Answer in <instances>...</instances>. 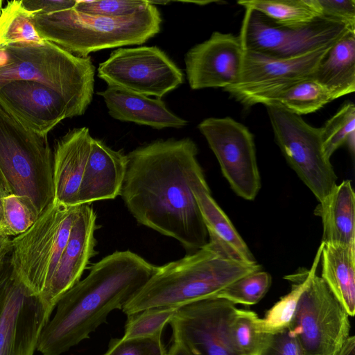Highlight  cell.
Returning a JSON list of instances; mask_svg holds the SVG:
<instances>
[{
  "instance_id": "cell-1",
  "label": "cell",
  "mask_w": 355,
  "mask_h": 355,
  "mask_svg": "<svg viewBox=\"0 0 355 355\" xmlns=\"http://www.w3.org/2000/svg\"><path fill=\"white\" fill-rule=\"evenodd\" d=\"M190 138L159 139L126 155L120 192L136 220L171 237L191 252L208 243V234L191 188L202 168Z\"/></svg>"
},
{
  "instance_id": "cell-2",
  "label": "cell",
  "mask_w": 355,
  "mask_h": 355,
  "mask_svg": "<svg viewBox=\"0 0 355 355\" xmlns=\"http://www.w3.org/2000/svg\"><path fill=\"white\" fill-rule=\"evenodd\" d=\"M157 268L130 250L101 259L60 298L54 316L41 331L37 350L42 355H61L89 338L112 311L122 309Z\"/></svg>"
},
{
  "instance_id": "cell-3",
  "label": "cell",
  "mask_w": 355,
  "mask_h": 355,
  "mask_svg": "<svg viewBox=\"0 0 355 355\" xmlns=\"http://www.w3.org/2000/svg\"><path fill=\"white\" fill-rule=\"evenodd\" d=\"M261 268L257 262L249 263L227 258L208 242L183 258L157 266L121 310L128 316L150 308L180 307L215 297L232 282Z\"/></svg>"
},
{
  "instance_id": "cell-4",
  "label": "cell",
  "mask_w": 355,
  "mask_h": 355,
  "mask_svg": "<svg viewBox=\"0 0 355 355\" xmlns=\"http://www.w3.org/2000/svg\"><path fill=\"white\" fill-rule=\"evenodd\" d=\"M39 35L67 52L85 58L106 49L146 42L160 31L162 21L157 6L148 5L119 18L88 15L73 8L33 15Z\"/></svg>"
},
{
  "instance_id": "cell-5",
  "label": "cell",
  "mask_w": 355,
  "mask_h": 355,
  "mask_svg": "<svg viewBox=\"0 0 355 355\" xmlns=\"http://www.w3.org/2000/svg\"><path fill=\"white\" fill-rule=\"evenodd\" d=\"M94 75L90 56L74 55L47 40L0 50V89L15 80L40 83L59 93L77 116L92 101Z\"/></svg>"
},
{
  "instance_id": "cell-6",
  "label": "cell",
  "mask_w": 355,
  "mask_h": 355,
  "mask_svg": "<svg viewBox=\"0 0 355 355\" xmlns=\"http://www.w3.org/2000/svg\"><path fill=\"white\" fill-rule=\"evenodd\" d=\"M0 171L11 194L32 200L40 215L54 202L53 153L47 139L0 104Z\"/></svg>"
},
{
  "instance_id": "cell-7",
  "label": "cell",
  "mask_w": 355,
  "mask_h": 355,
  "mask_svg": "<svg viewBox=\"0 0 355 355\" xmlns=\"http://www.w3.org/2000/svg\"><path fill=\"white\" fill-rule=\"evenodd\" d=\"M78 207L53 202L26 232L12 240L15 275L38 296L53 276L67 243Z\"/></svg>"
},
{
  "instance_id": "cell-8",
  "label": "cell",
  "mask_w": 355,
  "mask_h": 355,
  "mask_svg": "<svg viewBox=\"0 0 355 355\" xmlns=\"http://www.w3.org/2000/svg\"><path fill=\"white\" fill-rule=\"evenodd\" d=\"M275 141L288 165L322 202L336 187L337 176L324 154L320 128L277 105H266Z\"/></svg>"
},
{
  "instance_id": "cell-9",
  "label": "cell",
  "mask_w": 355,
  "mask_h": 355,
  "mask_svg": "<svg viewBox=\"0 0 355 355\" xmlns=\"http://www.w3.org/2000/svg\"><path fill=\"white\" fill-rule=\"evenodd\" d=\"M349 33L355 31L323 15L306 26L290 28L275 24L256 10L245 8L239 36L244 51L290 58L334 45Z\"/></svg>"
},
{
  "instance_id": "cell-10",
  "label": "cell",
  "mask_w": 355,
  "mask_h": 355,
  "mask_svg": "<svg viewBox=\"0 0 355 355\" xmlns=\"http://www.w3.org/2000/svg\"><path fill=\"white\" fill-rule=\"evenodd\" d=\"M288 329L306 355H338L349 338V315L316 272Z\"/></svg>"
},
{
  "instance_id": "cell-11",
  "label": "cell",
  "mask_w": 355,
  "mask_h": 355,
  "mask_svg": "<svg viewBox=\"0 0 355 355\" xmlns=\"http://www.w3.org/2000/svg\"><path fill=\"white\" fill-rule=\"evenodd\" d=\"M97 71L107 85L159 98L184 80L182 71L156 46L119 48Z\"/></svg>"
},
{
  "instance_id": "cell-12",
  "label": "cell",
  "mask_w": 355,
  "mask_h": 355,
  "mask_svg": "<svg viewBox=\"0 0 355 355\" xmlns=\"http://www.w3.org/2000/svg\"><path fill=\"white\" fill-rule=\"evenodd\" d=\"M198 128L233 191L246 200H253L261 184L253 135L228 116L205 119Z\"/></svg>"
},
{
  "instance_id": "cell-13",
  "label": "cell",
  "mask_w": 355,
  "mask_h": 355,
  "mask_svg": "<svg viewBox=\"0 0 355 355\" xmlns=\"http://www.w3.org/2000/svg\"><path fill=\"white\" fill-rule=\"evenodd\" d=\"M332 46L290 58H272L244 51L239 80L224 90L245 106L259 104L264 98L283 87L313 78Z\"/></svg>"
},
{
  "instance_id": "cell-14",
  "label": "cell",
  "mask_w": 355,
  "mask_h": 355,
  "mask_svg": "<svg viewBox=\"0 0 355 355\" xmlns=\"http://www.w3.org/2000/svg\"><path fill=\"white\" fill-rule=\"evenodd\" d=\"M236 307L231 302L211 297L179 307L170 321L173 341L195 355H240L233 347L228 326Z\"/></svg>"
},
{
  "instance_id": "cell-15",
  "label": "cell",
  "mask_w": 355,
  "mask_h": 355,
  "mask_svg": "<svg viewBox=\"0 0 355 355\" xmlns=\"http://www.w3.org/2000/svg\"><path fill=\"white\" fill-rule=\"evenodd\" d=\"M51 313L15 275L0 295V355H34Z\"/></svg>"
},
{
  "instance_id": "cell-16",
  "label": "cell",
  "mask_w": 355,
  "mask_h": 355,
  "mask_svg": "<svg viewBox=\"0 0 355 355\" xmlns=\"http://www.w3.org/2000/svg\"><path fill=\"white\" fill-rule=\"evenodd\" d=\"M243 57L244 49L239 35L214 32L208 40L195 45L185 55L190 87L224 89L236 84L241 77Z\"/></svg>"
},
{
  "instance_id": "cell-17",
  "label": "cell",
  "mask_w": 355,
  "mask_h": 355,
  "mask_svg": "<svg viewBox=\"0 0 355 355\" xmlns=\"http://www.w3.org/2000/svg\"><path fill=\"white\" fill-rule=\"evenodd\" d=\"M0 104L25 128L46 139L63 119L77 116L59 93L35 81L15 80L3 85Z\"/></svg>"
},
{
  "instance_id": "cell-18",
  "label": "cell",
  "mask_w": 355,
  "mask_h": 355,
  "mask_svg": "<svg viewBox=\"0 0 355 355\" xmlns=\"http://www.w3.org/2000/svg\"><path fill=\"white\" fill-rule=\"evenodd\" d=\"M96 215L89 205L78 207L71 232L52 277L39 295L52 313L62 295L80 281L94 253Z\"/></svg>"
},
{
  "instance_id": "cell-19",
  "label": "cell",
  "mask_w": 355,
  "mask_h": 355,
  "mask_svg": "<svg viewBox=\"0 0 355 355\" xmlns=\"http://www.w3.org/2000/svg\"><path fill=\"white\" fill-rule=\"evenodd\" d=\"M93 137L86 127L73 128L60 138L53 154L54 202L77 207L78 193Z\"/></svg>"
},
{
  "instance_id": "cell-20",
  "label": "cell",
  "mask_w": 355,
  "mask_h": 355,
  "mask_svg": "<svg viewBox=\"0 0 355 355\" xmlns=\"http://www.w3.org/2000/svg\"><path fill=\"white\" fill-rule=\"evenodd\" d=\"M126 165V155L93 138L79 190V205L120 196Z\"/></svg>"
},
{
  "instance_id": "cell-21",
  "label": "cell",
  "mask_w": 355,
  "mask_h": 355,
  "mask_svg": "<svg viewBox=\"0 0 355 355\" xmlns=\"http://www.w3.org/2000/svg\"><path fill=\"white\" fill-rule=\"evenodd\" d=\"M191 188L207 231L208 242L227 258L257 263L248 245L211 196L202 170L191 180Z\"/></svg>"
},
{
  "instance_id": "cell-22",
  "label": "cell",
  "mask_w": 355,
  "mask_h": 355,
  "mask_svg": "<svg viewBox=\"0 0 355 355\" xmlns=\"http://www.w3.org/2000/svg\"><path fill=\"white\" fill-rule=\"evenodd\" d=\"M97 94L104 99L109 114L121 121L148 125L155 129L182 128L187 124L185 119L168 110L159 98H152L110 85Z\"/></svg>"
},
{
  "instance_id": "cell-23",
  "label": "cell",
  "mask_w": 355,
  "mask_h": 355,
  "mask_svg": "<svg viewBox=\"0 0 355 355\" xmlns=\"http://www.w3.org/2000/svg\"><path fill=\"white\" fill-rule=\"evenodd\" d=\"M314 214L322 219V243L355 246V195L349 180L336 184Z\"/></svg>"
},
{
  "instance_id": "cell-24",
  "label": "cell",
  "mask_w": 355,
  "mask_h": 355,
  "mask_svg": "<svg viewBox=\"0 0 355 355\" xmlns=\"http://www.w3.org/2000/svg\"><path fill=\"white\" fill-rule=\"evenodd\" d=\"M322 275L332 294L349 316L355 314V246L324 244Z\"/></svg>"
},
{
  "instance_id": "cell-25",
  "label": "cell",
  "mask_w": 355,
  "mask_h": 355,
  "mask_svg": "<svg viewBox=\"0 0 355 355\" xmlns=\"http://www.w3.org/2000/svg\"><path fill=\"white\" fill-rule=\"evenodd\" d=\"M313 78L330 93L334 100L355 90V33H349L329 50Z\"/></svg>"
},
{
  "instance_id": "cell-26",
  "label": "cell",
  "mask_w": 355,
  "mask_h": 355,
  "mask_svg": "<svg viewBox=\"0 0 355 355\" xmlns=\"http://www.w3.org/2000/svg\"><path fill=\"white\" fill-rule=\"evenodd\" d=\"M334 101L330 93L313 78L295 82L264 98L260 103L277 105L297 114L314 112Z\"/></svg>"
},
{
  "instance_id": "cell-27",
  "label": "cell",
  "mask_w": 355,
  "mask_h": 355,
  "mask_svg": "<svg viewBox=\"0 0 355 355\" xmlns=\"http://www.w3.org/2000/svg\"><path fill=\"white\" fill-rule=\"evenodd\" d=\"M237 3L290 28L306 26L322 16L313 0H241Z\"/></svg>"
},
{
  "instance_id": "cell-28",
  "label": "cell",
  "mask_w": 355,
  "mask_h": 355,
  "mask_svg": "<svg viewBox=\"0 0 355 355\" xmlns=\"http://www.w3.org/2000/svg\"><path fill=\"white\" fill-rule=\"evenodd\" d=\"M322 246L323 243L321 242L310 270L285 277L292 282L291 290L275 303L267 311L265 317L261 318L263 327L267 332L272 333L288 327L302 293L309 284L312 276L316 272Z\"/></svg>"
},
{
  "instance_id": "cell-29",
  "label": "cell",
  "mask_w": 355,
  "mask_h": 355,
  "mask_svg": "<svg viewBox=\"0 0 355 355\" xmlns=\"http://www.w3.org/2000/svg\"><path fill=\"white\" fill-rule=\"evenodd\" d=\"M36 31L33 15L21 0L7 1L0 15V50L15 44H42L45 42Z\"/></svg>"
},
{
  "instance_id": "cell-30",
  "label": "cell",
  "mask_w": 355,
  "mask_h": 355,
  "mask_svg": "<svg viewBox=\"0 0 355 355\" xmlns=\"http://www.w3.org/2000/svg\"><path fill=\"white\" fill-rule=\"evenodd\" d=\"M228 333L233 347L240 355H259L270 334L265 330L256 313L237 308L230 320Z\"/></svg>"
},
{
  "instance_id": "cell-31",
  "label": "cell",
  "mask_w": 355,
  "mask_h": 355,
  "mask_svg": "<svg viewBox=\"0 0 355 355\" xmlns=\"http://www.w3.org/2000/svg\"><path fill=\"white\" fill-rule=\"evenodd\" d=\"M40 214L31 198L10 194L3 200L0 230L6 236H17L26 232Z\"/></svg>"
},
{
  "instance_id": "cell-32",
  "label": "cell",
  "mask_w": 355,
  "mask_h": 355,
  "mask_svg": "<svg viewBox=\"0 0 355 355\" xmlns=\"http://www.w3.org/2000/svg\"><path fill=\"white\" fill-rule=\"evenodd\" d=\"M272 283L270 275L258 270L249 273L230 284L215 297L247 306L258 303L267 293Z\"/></svg>"
},
{
  "instance_id": "cell-33",
  "label": "cell",
  "mask_w": 355,
  "mask_h": 355,
  "mask_svg": "<svg viewBox=\"0 0 355 355\" xmlns=\"http://www.w3.org/2000/svg\"><path fill=\"white\" fill-rule=\"evenodd\" d=\"M178 309L174 306L154 307L128 315L122 338L162 336L164 327L175 315Z\"/></svg>"
},
{
  "instance_id": "cell-34",
  "label": "cell",
  "mask_w": 355,
  "mask_h": 355,
  "mask_svg": "<svg viewBox=\"0 0 355 355\" xmlns=\"http://www.w3.org/2000/svg\"><path fill=\"white\" fill-rule=\"evenodd\" d=\"M323 149L330 159L334 152L355 133V105L352 102L344 104L320 128Z\"/></svg>"
},
{
  "instance_id": "cell-35",
  "label": "cell",
  "mask_w": 355,
  "mask_h": 355,
  "mask_svg": "<svg viewBox=\"0 0 355 355\" xmlns=\"http://www.w3.org/2000/svg\"><path fill=\"white\" fill-rule=\"evenodd\" d=\"M148 3L147 0H76L74 8L88 15L119 18L132 15Z\"/></svg>"
},
{
  "instance_id": "cell-36",
  "label": "cell",
  "mask_w": 355,
  "mask_h": 355,
  "mask_svg": "<svg viewBox=\"0 0 355 355\" xmlns=\"http://www.w3.org/2000/svg\"><path fill=\"white\" fill-rule=\"evenodd\" d=\"M103 355H166L161 336L112 339Z\"/></svg>"
},
{
  "instance_id": "cell-37",
  "label": "cell",
  "mask_w": 355,
  "mask_h": 355,
  "mask_svg": "<svg viewBox=\"0 0 355 355\" xmlns=\"http://www.w3.org/2000/svg\"><path fill=\"white\" fill-rule=\"evenodd\" d=\"M259 355H306L299 342L288 329L270 334Z\"/></svg>"
},
{
  "instance_id": "cell-38",
  "label": "cell",
  "mask_w": 355,
  "mask_h": 355,
  "mask_svg": "<svg viewBox=\"0 0 355 355\" xmlns=\"http://www.w3.org/2000/svg\"><path fill=\"white\" fill-rule=\"evenodd\" d=\"M322 15L336 19L355 31L354 0H313Z\"/></svg>"
},
{
  "instance_id": "cell-39",
  "label": "cell",
  "mask_w": 355,
  "mask_h": 355,
  "mask_svg": "<svg viewBox=\"0 0 355 355\" xmlns=\"http://www.w3.org/2000/svg\"><path fill=\"white\" fill-rule=\"evenodd\" d=\"M24 7L33 15L51 13L72 8L76 0H21Z\"/></svg>"
},
{
  "instance_id": "cell-40",
  "label": "cell",
  "mask_w": 355,
  "mask_h": 355,
  "mask_svg": "<svg viewBox=\"0 0 355 355\" xmlns=\"http://www.w3.org/2000/svg\"><path fill=\"white\" fill-rule=\"evenodd\" d=\"M11 250L0 260V295L6 290L15 277Z\"/></svg>"
},
{
  "instance_id": "cell-41",
  "label": "cell",
  "mask_w": 355,
  "mask_h": 355,
  "mask_svg": "<svg viewBox=\"0 0 355 355\" xmlns=\"http://www.w3.org/2000/svg\"><path fill=\"white\" fill-rule=\"evenodd\" d=\"M166 355H195L188 347L183 344L173 341V343Z\"/></svg>"
},
{
  "instance_id": "cell-42",
  "label": "cell",
  "mask_w": 355,
  "mask_h": 355,
  "mask_svg": "<svg viewBox=\"0 0 355 355\" xmlns=\"http://www.w3.org/2000/svg\"><path fill=\"white\" fill-rule=\"evenodd\" d=\"M12 250V240L0 230V260Z\"/></svg>"
},
{
  "instance_id": "cell-43",
  "label": "cell",
  "mask_w": 355,
  "mask_h": 355,
  "mask_svg": "<svg viewBox=\"0 0 355 355\" xmlns=\"http://www.w3.org/2000/svg\"><path fill=\"white\" fill-rule=\"evenodd\" d=\"M11 194L6 179L0 171V223L2 216V205L4 198Z\"/></svg>"
},
{
  "instance_id": "cell-44",
  "label": "cell",
  "mask_w": 355,
  "mask_h": 355,
  "mask_svg": "<svg viewBox=\"0 0 355 355\" xmlns=\"http://www.w3.org/2000/svg\"><path fill=\"white\" fill-rule=\"evenodd\" d=\"M338 355H355V337L349 336Z\"/></svg>"
},
{
  "instance_id": "cell-45",
  "label": "cell",
  "mask_w": 355,
  "mask_h": 355,
  "mask_svg": "<svg viewBox=\"0 0 355 355\" xmlns=\"http://www.w3.org/2000/svg\"><path fill=\"white\" fill-rule=\"evenodd\" d=\"M2 3H3V1L1 0H0V15L1 13V10L3 9Z\"/></svg>"
}]
</instances>
